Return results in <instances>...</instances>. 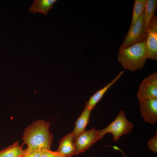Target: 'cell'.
I'll return each mask as SVG.
<instances>
[{
    "instance_id": "cell-1",
    "label": "cell",
    "mask_w": 157,
    "mask_h": 157,
    "mask_svg": "<svg viewBox=\"0 0 157 157\" xmlns=\"http://www.w3.org/2000/svg\"><path fill=\"white\" fill-rule=\"evenodd\" d=\"M50 124L40 119L34 122L24 130L22 138L23 145L26 144L24 157L31 151L37 149L51 150L53 135L49 131Z\"/></svg>"
},
{
    "instance_id": "cell-2",
    "label": "cell",
    "mask_w": 157,
    "mask_h": 157,
    "mask_svg": "<svg viewBox=\"0 0 157 157\" xmlns=\"http://www.w3.org/2000/svg\"><path fill=\"white\" fill-rule=\"evenodd\" d=\"M147 58L145 40L119 48L117 59L125 69L134 72L143 67Z\"/></svg>"
},
{
    "instance_id": "cell-3",
    "label": "cell",
    "mask_w": 157,
    "mask_h": 157,
    "mask_svg": "<svg viewBox=\"0 0 157 157\" xmlns=\"http://www.w3.org/2000/svg\"><path fill=\"white\" fill-rule=\"evenodd\" d=\"M133 127V123L128 121L124 110H121L117 114L115 120L106 127L98 130L101 139L107 133L112 134L113 140L115 142L124 135L131 132Z\"/></svg>"
},
{
    "instance_id": "cell-4",
    "label": "cell",
    "mask_w": 157,
    "mask_h": 157,
    "mask_svg": "<svg viewBox=\"0 0 157 157\" xmlns=\"http://www.w3.org/2000/svg\"><path fill=\"white\" fill-rule=\"evenodd\" d=\"M146 36L143 13L136 22L130 28L119 48H125L144 40Z\"/></svg>"
},
{
    "instance_id": "cell-5",
    "label": "cell",
    "mask_w": 157,
    "mask_h": 157,
    "mask_svg": "<svg viewBox=\"0 0 157 157\" xmlns=\"http://www.w3.org/2000/svg\"><path fill=\"white\" fill-rule=\"evenodd\" d=\"M137 97L139 101L157 99V72L143 80L138 88Z\"/></svg>"
},
{
    "instance_id": "cell-6",
    "label": "cell",
    "mask_w": 157,
    "mask_h": 157,
    "mask_svg": "<svg viewBox=\"0 0 157 157\" xmlns=\"http://www.w3.org/2000/svg\"><path fill=\"white\" fill-rule=\"evenodd\" d=\"M148 58L157 60V19L154 15L148 28L145 40Z\"/></svg>"
},
{
    "instance_id": "cell-7",
    "label": "cell",
    "mask_w": 157,
    "mask_h": 157,
    "mask_svg": "<svg viewBox=\"0 0 157 157\" xmlns=\"http://www.w3.org/2000/svg\"><path fill=\"white\" fill-rule=\"evenodd\" d=\"M101 139L98 130L94 128L88 131L85 130L74 140L77 154L88 149L92 145Z\"/></svg>"
},
{
    "instance_id": "cell-8",
    "label": "cell",
    "mask_w": 157,
    "mask_h": 157,
    "mask_svg": "<svg viewBox=\"0 0 157 157\" xmlns=\"http://www.w3.org/2000/svg\"><path fill=\"white\" fill-rule=\"evenodd\" d=\"M142 117L146 123L154 124L157 122V99L139 101Z\"/></svg>"
},
{
    "instance_id": "cell-9",
    "label": "cell",
    "mask_w": 157,
    "mask_h": 157,
    "mask_svg": "<svg viewBox=\"0 0 157 157\" xmlns=\"http://www.w3.org/2000/svg\"><path fill=\"white\" fill-rule=\"evenodd\" d=\"M74 134L68 133L61 140L58 148L56 151L65 157H71L77 153L73 142Z\"/></svg>"
},
{
    "instance_id": "cell-10",
    "label": "cell",
    "mask_w": 157,
    "mask_h": 157,
    "mask_svg": "<svg viewBox=\"0 0 157 157\" xmlns=\"http://www.w3.org/2000/svg\"><path fill=\"white\" fill-rule=\"evenodd\" d=\"M124 73L123 71L120 72L112 81L101 89L97 91L89 99L86 106L92 110L109 89L120 78Z\"/></svg>"
},
{
    "instance_id": "cell-11",
    "label": "cell",
    "mask_w": 157,
    "mask_h": 157,
    "mask_svg": "<svg viewBox=\"0 0 157 157\" xmlns=\"http://www.w3.org/2000/svg\"><path fill=\"white\" fill-rule=\"evenodd\" d=\"M92 110L85 106L81 114L76 121L74 128L72 131L74 140L85 131L88 124Z\"/></svg>"
},
{
    "instance_id": "cell-12",
    "label": "cell",
    "mask_w": 157,
    "mask_h": 157,
    "mask_svg": "<svg viewBox=\"0 0 157 157\" xmlns=\"http://www.w3.org/2000/svg\"><path fill=\"white\" fill-rule=\"evenodd\" d=\"M157 4L156 0H146L143 13L144 26L146 35L150 23L155 15Z\"/></svg>"
},
{
    "instance_id": "cell-13",
    "label": "cell",
    "mask_w": 157,
    "mask_h": 157,
    "mask_svg": "<svg viewBox=\"0 0 157 157\" xmlns=\"http://www.w3.org/2000/svg\"><path fill=\"white\" fill-rule=\"evenodd\" d=\"M57 0H35L33 2L29 10L33 13H42L47 15L49 10Z\"/></svg>"
},
{
    "instance_id": "cell-14",
    "label": "cell",
    "mask_w": 157,
    "mask_h": 157,
    "mask_svg": "<svg viewBox=\"0 0 157 157\" xmlns=\"http://www.w3.org/2000/svg\"><path fill=\"white\" fill-rule=\"evenodd\" d=\"M23 146H20L18 141H16L0 151V157H24Z\"/></svg>"
},
{
    "instance_id": "cell-15",
    "label": "cell",
    "mask_w": 157,
    "mask_h": 157,
    "mask_svg": "<svg viewBox=\"0 0 157 157\" xmlns=\"http://www.w3.org/2000/svg\"><path fill=\"white\" fill-rule=\"evenodd\" d=\"M146 0H135L134 3L132 13L131 27L136 22L143 13Z\"/></svg>"
},
{
    "instance_id": "cell-16",
    "label": "cell",
    "mask_w": 157,
    "mask_h": 157,
    "mask_svg": "<svg viewBox=\"0 0 157 157\" xmlns=\"http://www.w3.org/2000/svg\"><path fill=\"white\" fill-rule=\"evenodd\" d=\"M147 146L151 151L157 152V130L155 136L150 138L147 143Z\"/></svg>"
},
{
    "instance_id": "cell-17",
    "label": "cell",
    "mask_w": 157,
    "mask_h": 157,
    "mask_svg": "<svg viewBox=\"0 0 157 157\" xmlns=\"http://www.w3.org/2000/svg\"><path fill=\"white\" fill-rule=\"evenodd\" d=\"M41 157H65L57 151H53L51 150H42Z\"/></svg>"
},
{
    "instance_id": "cell-18",
    "label": "cell",
    "mask_w": 157,
    "mask_h": 157,
    "mask_svg": "<svg viewBox=\"0 0 157 157\" xmlns=\"http://www.w3.org/2000/svg\"><path fill=\"white\" fill-rule=\"evenodd\" d=\"M42 150L37 149L32 151L24 157H41Z\"/></svg>"
},
{
    "instance_id": "cell-19",
    "label": "cell",
    "mask_w": 157,
    "mask_h": 157,
    "mask_svg": "<svg viewBox=\"0 0 157 157\" xmlns=\"http://www.w3.org/2000/svg\"><path fill=\"white\" fill-rule=\"evenodd\" d=\"M122 153H123V154L124 155V157H126V156H125V155L124 154V153L123 152H122Z\"/></svg>"
},
{
    "instance_id": "cell-20",
    "label": "cell",
    "mask_w": 157,
    "mask_h": 157,
    "mask_svg": "<svg viewBox=\"0 0 157 157\" xmlns=\"http://www.w3.org/2000/svg\"><path fill=\"white\" fill-rule=\"evenodd\" d=\"M0 147H1V145H0Z\"/></svg>"
}]
</instances>
